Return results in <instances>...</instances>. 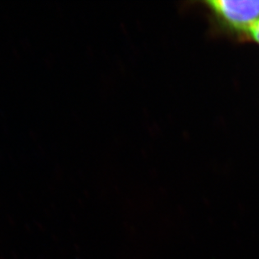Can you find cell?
I'll return each mask as SVG.
<instances>
[{"label": "cell", "mask_w": 259, "mask_h": 259, "mask_svg": "<svg viewBox=\"0 0 259 259\" xmlns=\"http://www.w3.org/2000/svg\"><path fill=\"white\" fill-rule=\"evenodd\" d=\"M208 5L228 25L236 29L249 30L259 20V0H212Z\"/></svg>", "instance_id": "6da1fadb"}, {"label": "cell", "mask_w": 259, "mask_h": 259, "mask_svg": "<svg viewBox=\"0 0 259 259\" xmlns=\"http://www.w3.org/2000/svg\"><path fill=\"white\" fill-rule=\"evenodd\" d=\"M249 31L252 37L259 43V20L250 27Z\"/></svg>", "instance_id": "7a4b0ae2"}]
</instances>
